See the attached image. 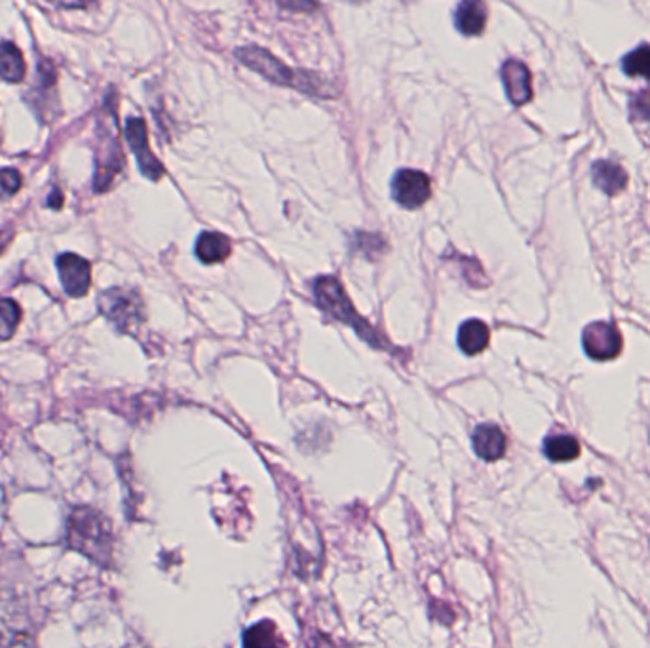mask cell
Masks as SVG:
<instances>
[{
    "label": "cell",
    "mask_w": 650,
    "mask_h": 648,
    "mask_svg": "<svg viewBox=\"0 0 650 648\" xmlns=\"http://www.w3.org/2000/svg\"><path fill=\"white\" fill-rule=\"evenodd\" d=\"M22 321V308L12 299L0 297V341H8L15 335Z\"/></svg>",
    "instance_id": "cell-21"
},
{
    "label": "cell",
    "mask_w": 650,
    "mask_h": 648,
    "mask_svg": "<svg viewBox=\"0 0 650 648\" xmlns=\"http://www.w3.org/2000/svg\"><path fill=\"white\" fill-rule=\"evenodd\" d=\"M392 197L407 210H417L432 197V181L417 169H399L392 179Z\"/></svg>",
    "instance_id": "cell-5"
},
{
    "label": "cell",
    "mask_w": 650,
    "mask_h": 648,
    "mask_svg": "<svg viewBox=\"0 0 650 648\" xmlns=\"http://www.w3.org/2000/svg\"><path fill=\"white\" fill-rule=\"evenodd\" d=\"M25 634V620L14 599L0 590V647L18 641Z\"/></svg>",
    "instance_id": "cell-11"
},
{
    "label": "cell",
    "mask_w": 650,
    "mask_h": 648,
    "mask_svg": "<svg viewBox=\"0 0 650 648\" xmlns=\"http://www.w3.org/2000/svg\"><path fill=\"white\" fill-rule=\"evenodd\" d=\"M487 23V10L481 2L468 0L459 4L455 10L456 30L461 31L466 37H477L481 35Z\"/></svg>",
    "instance_id": "cell-14"
},
{
    "label": "cell",
    "mask_w": 650,
    "mask_h": 648,
    "mask_svg": "<svg viewBox=\"0 0 650 648\" xmlns=\"http://www.w3.org/2000/svg\"><path fill=\"white\" fill-rule=\"evenodd\" d=\"M27 74L23 54L14 43H0V79L7 82H22Z\"/></svg>",
    "instance_id": "cell-17"
},
{
    "label": "cell",
    "mask_w": 650,
    "mask_h": 648,
    "mask_svg": "<svg viewBox=\"0 0 650 648\" xmlns=\"http://www.w3.org/2000/svg\"><path fill=\"white\" fill-rule=\"evenodd\" d=\"M592 179L593 185L597 189L603 190L608 197H614V195H618L626 187L628 174L616 162L597 161L593 162Z\"/></svg>",
    "instance_id": "cell-13"
},
{
    "label": "cell",
    "mask_w": 650,
    "mask_h": 648,
    "mask_svg": "<svg viewBox=\"0 0 650 648\" xmlns=\"http://www.w3.org/2000/svg\"><path fill=\"white\" fill-rule=\"evenodd\" d=\"M236 58L244 66L257 71L263 76H267L268 81L280 84V86L297 87L303 94L322 95V97L335 95V87L318 74L289 69V67L283 66L282 61H278L275 56H270L268 51L255 48V46L240 48V50H236Z\"/></svg>",
    "instance_id": "cell-2"
},
{
    "label": "cell",
    "mask_w": 650,
    "mask_h": 648,
    "mask_svg": "<svg viewBox=\"0 0 650 648\" xmlns=\"http://www.w3.org/2000/svg\"><path fill=\"white\" fill-rule=\"evenodd\" d=\"M244 648H282V637L272 622H259L244 635Z\"/></svg>",
    "instance_id": "cell-19"
},
{
    "label": "cell",
    "mask_w": 650,
    "mask_h": 648,
    "mask_svg": "<svg viewBox=\"0 0 650 648\" xmlns=\"http://www.w3.org/2000/svg\"><path fill=\"white\" fill-rule=\"evenodd\" d=\"M622 69L628 76H639L650 81V46L641 44L622 59Z\"/></svg>",
    "instance_id": "cell-20"
},
{
    "label": "cell",
    "mask_w": 650,
    "mask_h": 648,
    "mask_svg": "<svg viewBox=\"0 0 650 648\" xmlns=\"http://www.w3.org/2000/svg\"><path fill=\"white\" fill-rule=\"evenodd\" d=\"M631 113H634V117L639 118V120H649L650 122V92L649 90H643V92H639V94L631 99Z\"/></svg>",
    "instance_id": "cell-23"
},
{
    "label": "cell",
    "mask_w": 650,
    "mask_h": 648,
    "mask_svg": "<svg viewBox=\"0 0 650 648\" xmlns=\"http://www.w3.org/2000/svg\"><path fill=\"white\" fill-rule=\"evenodd\" d=\"M489 339H491V331L481 320L464 321L459 329V346L468 356L481 354L489 346Z\"/></svg>",
    "instance_id": "cell-16"
},
{
    "label": "cell",
    "mask_w": 650,
    "mask_h": 648,
    "mask_svg": "<svg viewBox=\"0 0 650 648\" xmlns=\"http://www.w3.org/2000/svg\"><path fill=\"white\" fill-rule=\"evenodd\" d=\"M50 200H48V208L51 210H61L63 208V192L59 189H54L50 192Z\"/></svg>",
    "instance_id": "cell-24"
},
{
    "label": "cell",
    "mask_w": 650,
    "mask_h": 648,
    "mask_svg": "<svg viewBox=\"0 0 650 648\" xmlns=\"http://www.w3.org/2000/svg\"><path fill=\"white\" fill-rule=\"evenodd\" d=\"M314 295H316V301H318V305L324 308L325 313L332 314L337 320L350 326L369 344L383 349L384 343L376 335L375 329L371 328L368 321L356 313L355 306H352L347 293H345V287L340 285L337 278H318L316 284H314Z\"/></svg>",
    "instance_id": "cell-3"
},
{
    "label": "cell",
    "mask_w": 650,
    "mask_h": 648,
    "mask_svg": "<svg viewBox=\"0 0 650 648\" xmlns=\"http://www.w3.org/2000/svg\"><path fill=\"white\" fill-rule=\"evenodd\" d=\"M14 238V231L7 228V231H0V256L7 251L8 244Z\"/></svg>",
    "instance_id": "cell-25"
},
{
    "label": "cell",
    "mask_w": 650,
    "mask_h": 648,
    "mask_svg": "<svg viewBox=\"0 0 650 648\" xmlns=\"http://www.w3.org/2000/svg\"><path fill=\"white\" fill-rule=\"evenodd\" d=\"M67 544L100 567H111L115 555V532L107 516L90 506L72 508L67 518Z\"/></svg>",
    "instance_id": "cell-1"
},
{
    "label": "cell",
    "mask_w": 650,
    "mask_h": 648,
    "mask_svg": "<svg viewBox=\"0 0 650 648\" xmlns=\"http://www.w3.org/2000/svg\"><path fill=\"white\" fill-rule=\"evenodd\" d=\"M196 257L206 264H216L229 259L232 254L231 240L219 233H204L196 240Z\"/></svg>",
    "instance_id": "cell-15"
},
{
    "label": "cell",
    "mask_w": 650,
    "mask_h": 648,
    "mask_svg": "<svg viewBox=\"0 0 650 648\" xmlns=\"http://www.w3.org/2000/svg\"><path fill=\"white\" fill-rule=\"evenodd\" d=\"M22 187L23 177L18 169H0V198H2V200L15 197V195L22 190Z\"/></svg>",
    "instance_id": "cell-22"
},
{
    "label": "cell",
    "mask_w": 650,
    "mask_h": 648,
    "mask_svg": "<svg viewBox=\"0 0 650 648\" xmlns=\"http://www.w3.org/2000/svg\"><path fill=\"white\" fill-rule=\"evenodd\" d=\"M582 344H584L585 354L592 360L611 362L614 357L620 356L624 341L614 323L593 321L582 333Z\"/></svg>",
    "instance_id": "cell-6"
},
{
    "label": "cell",
    "mask_w": 650,
    "mask_h": 648,
    "mask_svg": "<svg viewBox=\"0 0 650 648\" xmlns=\"http://www.w3.org/2000/svg\"><path fill=\"white\" fill-rule=\"evenodd\" d=\"M59 280L69 297L80 299L90 292L92 285V264L74 254H61L56 261Z\"/></svg>",
    "instance_id": "cell-9"
},
{
    "label": "cell",
    "mask_w": 650,
    "mask_h": 648,
    "mask_svg": "<svg viewBox=\"0 0 650 648\" xmlns=\"http://www.w3.org/2000/svg\"><path fill=\"white\" fill-rule=\"evenodd\" d=\"M102 139L103 145L97 153V169H95L94 189L95 192H105L113 187L118 174L124 169L123 146L116 139L115 131H108L105 126V136Z\"/></svg>",
    "instance_id": "cell-7"
},
{
    "label": "cell",
    "mask_w": 650,
    "mask_h": 648,
    "mask_svg": "<svg viewBox=\"0 0 650 648\" xmlns=\"http://www.w3.org/2000/svg\"><path fill=\"white\" fill-rule=\"evenodd\" d=\"M474 449H476L477 457L487 460V462H495V460L502 459L506 452V436L504 432L500 431L499 426L495 424H481L477 426L474 432Z\"/></svg>",
    "instance_id": "cell-12"
},
{
    "label": "cell",
    "mask_w": 650,
    "mask_h": 648,
    "mask_svg": "<svg viewBox=\"0 0 650 648\" xmlns=\"http://www.w3.org/2000/svg\"><path fill=\"white\" fill-rule=\"evenodd\" d=\"M500 76L504 82L508 99L513 105L521 107V105L531 102L533 81H531V71H529L527 66H523L518 59H508L500 69Z\"/></svg>",
    "instance_id": "cell-10"
},
{
    "label": "cell",
    "mask_w": 650,
    "mask_h": 648,
    "mask_svg": "<svg viewBox=\"0 0 650 648\" xmlns=\"http://www.w3.org/2000/svg\"><path fill=\"white\" fill-rule=\"evenodd\" d=\"M126 139H128L131 151H134L136 158H138L141 174H143L144 177H149L151 181H159L160 177L164 175V168H162V164H160L159 158L152 154L151 146H149V136H147V126H144L143 118H128V125H126Z\"/></svg>",
    "instance_id": "cell-8"
},
{
    "label": "cell",
    "mask_w": 650,
    "mask_h": 648,
    "mask_svg": "<svg viewBox=\"0 0 650 648\" xmlns=\"http://www.w3.org/2000/svg\"><path fill=\"white\" fill-rule=\"evenodd\" d=\"M100 310L118 331H131L143 321V303L131 290L111 287L100 295Z\"/></svg>",
    "instance_id": "cell-4"
},
{
    "label": "cell",
    "mask_w": 650,
    "mask_h": 648,
    "mask_svg": "<svg viewBox=\"0 0 650 648\" xmlns=\"http://www.w3.org/2000/svg\"><path fill=\"white\" fill-rule=\"evenodd\" d=\"M544 452L552 462H571L580 455V444H578L577 437L569 436V434L552 436L544 441Z\"/></svg>",
    "instance_id": "cell-18"
}]
</instances>
